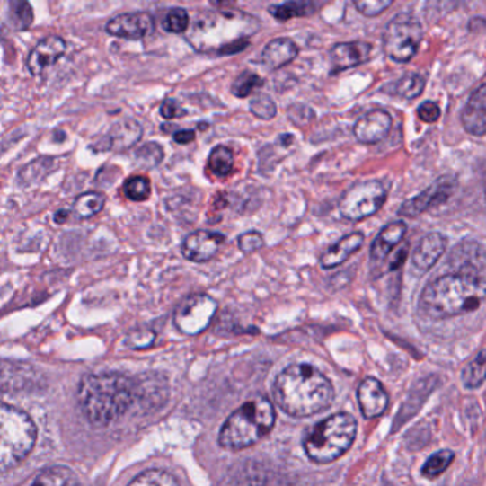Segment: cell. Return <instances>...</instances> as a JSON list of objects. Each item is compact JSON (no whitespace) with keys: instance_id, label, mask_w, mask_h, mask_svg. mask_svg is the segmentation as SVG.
Returning a JSON list of instances; mask_svg holds the SVG:
<instances>
[{"instance_id":"cell-32","label":"cell","mask_w":486,"mask_h":486,"mask_svg":"<svg viewBox=\"0 0 486 486\" xmlns=\"http://www.w3.org/2000/svg\"><path fill=\"white\" fill-rule=\"evenodd\" d=\"M128 486H179V483L176 478L166 471L152 469V471H146L142 475L136 476Z\"/></svg>"},{"instance_id":"cell-29","label":"cell","mask_w":486,"mask_h":486,"mask_svg":"<svg viewBox=\"0 0 486 486\" xmlns=\"http://www.w3.org/2000/svg\"><path fill=\"white\" fill-rule=\"evenodd\" d=\"M262 84H264V80H262L261 76H259L257 73L252 72V70H244L233 82L232 93L235 97L244 99V97L250 96L252 93V90L262 87Z\"/></svg>"},{"instance_id":"cell-23","label":"cell","mask_w":486,"mask_h":486,"mask_svg":"<svg viewBox=\"0 0 486 486\" xmlns=\"http://www.w3.org/2000/svg\"><path fill=\"white\" fill-rule=\"evenodd\" d=\"M31 486H80L76 473L66 466L46 469L33 481Z\"/></svg>"},{"instance_id":"cell-10","label":"cell","mask_w":486,"mask_h":486,"mask_svg":"<svg viewBox=\"0 0 486 486\" xmlns=\"http://www.w3.org/2000/svg\"><path fill=\"white\" fill-rule=\"evenodd\" d=\"M455 187L456 180L454 177H439L438 180H435L431 186L425 189L422 193L412 197V199H408L407 201H403L401 204L400 210H398V216L410 218L418 217V216H421V214L434 208V206H439V204L448 201L449 197L455 190Z\"/></svg>"},{"instance_id":"cell-33","label":"cell","mask_w":486,"mask_h":486,"mask_svg":"<svg viewBox=\"0 0 486 486\" xmlns=\"http://www.w3.org/2000/svg\"><path fill=\"white\" fill-rule=\"evenodd\" d=\"M123 191H125L126 197L128 200L131 201H146L150 193H152V184H150V180L145 176H131L130 179H128V181L123 187Z\"/></svg>"},{"instance_id":"cell-34","label":"cell","mask_w":486,"mask_h":486,"mask_svg":"<svg viewBox=\"0 0 486 486\" xmlns=\"http://www.w3.org/2000/svg\"><path fill=\"white\" fill-rule=\"evenodd\" d=\"M189 26H190V16L181 7L170 9L163 19V28L169 33L180 35V33L189 31Z\"/></svg>"},{"instance_id":"cell-28","label":"cell","mask_w":486,"mask_h":486,"mask_svg":"<svg viewBox=\"0 0 486 486\" xmlns=\"http://www.w3.org/2000/svg\"><path fill=\"white\" fill-rule=\"evenodd\" d=\"M7 18H9L12 28L23 31L31 28L35 14H33V9H31V4H28V2L12 0L11 4H9Z\"/></svg>"},{"instance_id":"cell-35","label":"cell","mask_w":486,"mask_h":486,"mask_svg":"<svg viewBox=\"0 0 486 486\" xmlns=\"http://www.w3.org/2000/svg\"><path fill=\"white\" fill-rule=\"evenodd\" d=\"M250 111L260 120H271L277 116V106L269 94H259L250 102Z\"/></svg>"},{"instance_id":"cell-44","label":"cell","mask_w":486,"mask_h":486,"mask_svg":"<svg viewBox=\"0 0 486 486\" xmlns=\"http://www.w3.org/2000/svg\"><path fill=\"white\" fill-rule=\"evenodd\" d=\"M172 138L179 145H189V143L193 142L194 138H196V133H194V130H177L172 135Z\"/></svg>"},{"instance_id":"cell-30","label":"cell","mask_w":486,"mask_h":486,"mask_svg":"<svg viewBox=\"0 0 486 486\" xmlns=\"http://www.w3.org/2000/svg\"><path fill=\"white\" fill-rule=\"evenodd\" d=\"M463 381L464 385L471 390L482 385L485 381V352L481 351L478 357L464 368Z\"/></svg>"},{"instance_id":"cell-15","label":"cell","mask_w":486,"mask_h":486,"mask_svg":"<svg viewBox=\"0 0 486 486\" xmlns=\"http://www.w3.org/2000/svg\"><path fill=\"white\" fill-rule=\"evenodd\" d=\"M373 45L368 42L337 43L330 52L331 73L345 72L371 59Z\"/></svg>"},{"instance_id":"cell-31","label":"cell","mask_w":486,"mask_h":486,"mask_svg":"<svg viewBox=\"0 0 486 486\" xmlns=\"http://www.w3.org/2000/svg\"><path fill=\"white\" fill-rule=\"evenodd\" d=\"M452 461H454V452L449 449L437 452L434 455L429 456L425 465L422 466V475L425 478H437L449 468Z\"/></svg>"},{"instance_id":"cell-18","label":"cell","mask_w":486,"mask_h":486,"mask_svg":"<svg viewBox=\"0 0 486 486\" xmlns=\"http://www.w3.org/2000/svg\"><path fill=\"white\" fill-rule=\"evenodd\" d=\"M485 107H486V86L485 84H481L480 87L471 94L466 103L465 109L463 110L464 128L466 133L475 137H483L486 133L485 120Z\"/></svg>"},{"instance_id":"cell-21","label":"cell","mask_w":486,"mask_h":486,"mask_svg":"<svg viewBox=\"0 0 486 486\" xmlns=\"http://www.w3.org/2000/svg\"><path fill=\"white\" fill-rule=\"evenodd\" d=\"M296 56H298V46L293 39L277 38L267 43L262 50L261 60L267 69L278 70L284 66L290 65Z\"/></svg>"},{"instance_id":"cell-36","label":"cell","mask_w":486,"mask_h":486,"mask_svg":"<svg viewBox=\"0 0 486 486\" xmlns=\"http://www.w3.org/2000/svg\"><path fill=\"white\" fill-rule=\"evenodd\" d=\"M163 157H164V152L162 146L157 143H147L136 152V160H138V163L146 169L159 166L163 162Z\"/></svg>"},{"instance_id":"cell-38","label":"cell","mask_w":486,"mask_h":486,"mask_svg":"<svg viewBox=\"0 0 486 486\" xmlns=\"http://www.w3.org/2000/svg\"><path fill=\"white\" fill-rule=\"evenodd\" d=\"M264 237L261 233L257 230H252V232L243 233L238 237V249L242 250L244 254H252V252H259L264 247Z\"/></svg>"},{"instance_id":"cell-16","label":"cell","mask_w":486,"mask_h":486,"mask_svg":"<svg viewBox=\"0 0 486 486\" xmlns=\"http://www.w3.org/2000/svg\"><path fill=\"white\" fill-rule=\"evenodd\" d=\"M448 245V238L442 233L434 232L421 238L412 254V264L420 273H427L438 262Z\"/></svg>"},{"instance_id":"cell-42","label":"cell","mask_w":486,"mask_h":486,"mask_svg":"<svg viewBox=\"0 0 486 486\" xmlns=\"http://www.w3.org/2000/svg\"><path fill=\"white\" fill-rule=\"evenodd\" d=\"M153 340H155V332L147 331V330H140V331L133 332L128 337V344L133 349H145V347L152 345Z\"/></svg>"},{"instance_id":"cell-8","label":"cell","mask_w":486,"mask_h":486,"mask_svg":"<svg viewBox=\"0 0 486 486\" xmlns=\"http://www.w3.org/2000/svg\"><path fill=\"white\" fill-rule=\"evenodd\" d=\"M386 200L385 187L380 181H364L349 187L339 203L345 220L359 221L378 213Z\"/></svg>"},{"instance_id":"cell-7","label":"cell","mask_w":486,"mask_h":486,"mask_svg":"<svg viewBox=\"0 0 486 486\" xmlns=\"http://www.w3.org/2000/svg\"><path fill=\"white\" fill-rule=\"evenodd\" d=\"M422 24L411 12L395 14L384 31V52L395 63H407L414 57L422 42Z\"/></svg>"},{"instance_id":"cell-17","label":"cell","mask_w":486,"mask_h":486,"mask_svg":"<svg viewBox=\"0 0 486 486\" xmlns=\"http://www.w3.org/2000/svg\"><path fill=\"white\" fill-rule=\"evenodd\" d=\"M358 402L364 417L368 420L380 417L388 407V393L384 390L380 381L376 378H366L359 384Z\"/></svg>"},{"instance_id":"cell-3","label":"cell","mask_w":486,"mask_h":486,"mask_svg":"<svg viewBox=\"0 0 486 486\" xmlns=\"http://www.w3.org/2000/svg\"><path fill=\"white\" fill-rule=\"evenodd\" d=\"M135 397V383L123 374H90L80 383V407L96 427H106L123 417Z\"/></svg>"},{"instance_id":"cell-39","label":"cell","mask_w":486,"mask_h":486,"mask_svg":"<svg viewBox=\"0 0 486 486\" xmlns=\"http://www.w3.org/2000/svg\"><path fill=\"white\" fill-rule=\"evenodd\" d=\"M354 6L359 13L364 14L367 18H374L378 14L383 13L388 7L393 6V0H364V2H354Z\"/></svg>"},{"instance_id":"cell-37","label":"cell","mask_w":486,"mask_h":486,"mask_svg":"<svg viewBox=\"0 0 486 486\" xmlns=\"http://www.w3.org/2000/svg\"><path fill=\"white\" fill-rule=\"evenodd\" d=\"M288 119L293 121L296 128L310 125L311 121L315 119V111L310 106L305 104L296 103L288 107Z\"/></svg>"},{"instance_id":"cell-5","label":"cell","mask_w":486,"mask_h":486,"mask_svg":"<svg viewBox=\"0 0 486 486\" xmlns=\"http://www.w3.org/2000/svg\"><path fill=\"white\" fill-rule=\"evenodd\" d=\"M356 435V418L341 412L311 428L304 439V448L313 463L330 464L351 448Z\"/></svg>"},{"instance_id":"cell-9","label":"cell","mask_w":486,"mask_h":486,"mask_svg":"<svg viewBox=\"0 0 486 486\" xmlns=\"http://www.w3.org/2000/svg\"><path fill=\"white\" fill-rule=\"evenodd\" d=\"M217 301L208 294H193L180 303L174 313V325L180 332L186 335H197L203 332L210 325L216 311Z\"/></svg>"},{"instance_id":"cell-12","label":"cell","mask_w":486,"mask_h":486,"mask_svg":"<svg viewBox=\"0 0 486 486\" xmlns=\"http://www.w3.org/2000/svg\"><path fill=\"white\" fill-rule=\"evenodd\" d=\"M225 237L220 233L199 230L187 235L181 245L184 259L193 262H208L216 257Z\"/></svg>"},{"instance_id":"cell-43","label":"cell","mask_w":486,"mask_h":486,"mask_svg":"<svg viewBox=\"0 0 486 486\" xmlns=\"http://www.w3.org/2000/svg\"><path fill=\"white\" fill-rule=\"evenodd\" d=\"M408 252H410V245L402 244L400 249L395 252L393 255H388V270L390 271H395V270L401 269L403 266V262L407 261Z\"/></svg>"},{"instance_id":"cell-26","label":"cell","mask_w":486,"mask_h":486,"mask_svg":"<svg viewBox=\"0 0 486 486\" xmlns=\"http://www.w3.org/2000/svg\"><path fill=\"white\" fill-rule=\"evenodd\" d=\"M317 9L313 2H287L284 4H273L269 7V13L277 21L287 22L293 18H303L313 14Z\"/></svg>"},{"instance_id":"cell-40","label":"cell","mask_w":486,"mask_h":486,"mask_svg":"<svg viewBox=\"0 0 486 486\" xmlns=\"http://www.w3.org/2000/svg\"><path fill=\"white\" fill-rule=\"evenodd\" d=\"M418 118L421 119L424 123H435L441 118V107L435 102H424L421 106L418 107Z\"/></svg>"},{"instance_id":"cell-20","label":"cell","mask_w":486,"mask_h":486,"mask_svg":"<svg viewBox=\"0 0 486 486\" xmlns=\"http://www.w3.org/2000/svg\"><path fill=\"white\" fill-rule=\"evenodd\" d=\"M364 240H366V235L359 232L345 235L339 243H335L330 249L323 252L320 259L321 267L331 270L341 266L342 262L347 261L354 252L361 249Z\"/></svg>"},{"instance_id":"cell-1","label":"cell","mask_w":486,"mask_h":486,"mask_svg":"<svg viewBox=\"0 0 486 486\" xmlns=\"http://www.w3.org/2000/svg\"><path fill=\"white\" fill-rule=\"evenodd\" d=\"M485 296L482 269L463 267L435 278L422 291L420 307L431 320H446L478 310Z\"/></svg>"},{"instance_id":"cell-13","label":"cell","mask_w":486,"mask_h":486,"mask_svg":"<svg viewBox=\"0 0 486 486\" xmlns=\"http://www.w3.org/2000/svg\"><path fill=\"white\" fill-rule=\"evenodd\" d=\"M393 128V118L388 111L374 109L357 120L354 136L362 145H376L386 137Z\"/></svg>"},{"instance_id":"cell-45","label":"cell","mask_w":486,"mask_h":486,"mask_svg":"<svg viewBox=\"0 0 486 486\" xmlns=\"http://www.w3.org/2000/svg\"><path fill=\"white\" fill-rule=\"evenodd\" d=\"M67 214H69V211L67 210L57 211V213L55 214L56 223H65L66 216H67Z\"/></svg>"},{"instance_id":"cell-27","label":"cell","mask_w":486,"mask_h":486,"mask_svg":"<svg viewBox=\"0 0 486 486\" xmlns=\"http://www.w3.org/2000/svg\"><path fill=\"white\" fill-rule=\"evenodd\" d=\"M234 167V155L225 146H216L208 155V169L214 176L225 177Z\"/></svg>"},{"instance_id":"cell-24","label":"cell","mask_w":486,"mask_h":486,"mask_svg":"<svg viewBox=\"0 0 486 486\" xmlns=\"http://www.w3.org/2000/svg\"><path fill=\"white\" fill-rule=\"evenodd\" d=\"M425 84L427 82H425L421 75L410 72L405 73L402 77H400L391 86H393V94H397V96L402 97V99H407V101H414L417 97L421 96L425 89Z\"/></svg>"},{"instance_id":"cell-19","label":"cell","mask_w":486,"mask_h":486,"mask_svg":"<svg viewBox=\"0 0 486 486\" xmlns=\"http://www.w3.org/2000/svg\"><path fill=\"white\" fill-rule=\"evenodd\" d=\"M407 223L402 220L393 221L390 225L381 228L371 245V262L381 264L391 255L393 247L402 242L403 235L407 234Z\"/></svg>"},{"instance_id":"cell-11","label":"cell","mask_w":486,"mask_h":486,"mask_svg":"<svg viewBox=\"0 0 486 486\" xmlns=\"http://www.w3.org/2000/svg\"><path fill=\"white\" fill-rule=\"evenodd\" d=\"M155 18L147 12L119 14L106 24V31L116 38L138 40L147 38L155 31Z\"/></svg>"},{"instance_id":"cell-6","label":"cell","mask_w":486,"mask_h":486,"mask_svg":"<svg viewBox=\"0 0 486 486\" xmlns=\"http://www.w3.org/2000/svg\"><path fill=\"white\" fill-rule=\"evenodd\" d=\"M36 427L18 408L0 402V473L18 466L31 454Z\"/></svg>"},{"instance_id":"cell-41","label":"cell","mask_w":486,"mask_h":486,"mask_svg":"<svg viewBox=\"0 0 486 486\" xmlns=\"http://www.w3.org/2000/svg\"><path fill=\"white\" fill-rule=\"evenodd\" d=\"M160 113H162L163 118L170 120V119L184 118L187 110L174 99H166L160 107Z\"/></svg>"},{"instance_id":"cell-2","label":"cell","mask_w":486,"mask_h":486,"mask_svg":"<svg viewBox=\"0 0 486 486\" xmlns=\"http://www.w3.org/2000/svg\"><path fill=\"white\" fill-rule=\"evenodd\" d=\"M278 407L291 417H311L331 405L334 386L324 374L310 364L287 367L274 383Z\"/></svg>"},{"instance_id":"cell-25","label":"cell","mask_w":486,"mask_h":486,"mask_svg":"<svg viewBox=\"0 0 486 486\" xmlns=\"http://www.w3.org/2000/svg\"><path fill=\"white\" fill-rule=\"evenodd\" d=\"M106 204V196L97 191H87L80 194L75 203H73V213L79 218L94 217L96 214L101 213Z\"/></svg>"},{"instance_id":"cell-4","label":"cell","mask_w":486,"mask_h":486,"mask_svg":"<svg viewBox=\"0 0 486 486\" xmlns=\"http://www.w3.org/2000/svg\"><path fill=\"white\" fill-rule=\"evenodd\" d=\"M276 411L267 398L255 397L233 412L221 428L218 442L232 451L249 448L273 429Z\"/></svg>"},{"instance_id":"cell-14","label":"cell","mask_w":486,"mask_h":486,"mask_svg":"<svg viewBox=\"0 0 486 486\" xmlns=\"http://www.w3.org/2000/svg\"><path fill=\"white\" fill-rule=\"evenodd\" d=\"M65 53V40L60 36H48L31 49L26 66L33 76H39V75L45 73L50 66L55 65Z\"/></svg>"},{"instance_id":"cell-22","label":"cell","mask_w":486,"mask_h":486,"mask_svg":"<svg viewBox=\"0 0 486 486\" xmlns=\"http://www.w3.org/2000/svg\"><path fill=\"white\" fill-rule=\"evenodd\" d=\"M142 126L138 125L137 121L130 120V119L120 121L113 126L110 133L104 138L106 142L104 150H123V148L135 146L142 137Z\"/></svg>"}]
</instances>
